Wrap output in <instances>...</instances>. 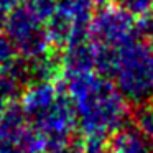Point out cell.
Segmentation results:
<instances>
[{"label":"cell","mask_w":153,"mask_h":153,"mask_svg":"<svg viewBox=\"0 0 153 153\" xmlns=\"http://www.w3.org/2000/svg\"><path fill=\"white\" fill-rule=\"evenodd\" d=\"M87 36L96 46L119 50L138 38L135 17L117 5H100L99 10L92 13Z\"/></svg>","instance_id":"cell-4"},{"label":"cell","mask_w":153,"mask_h":153,"mask_svg":"<svg viewBox=\"0 0 153 153\" xmlns=\"http://www.w3.org/2000/svg\"><path fill=\"white\" fill-rule=\"evenodd\" d=\"M20 4H22V0H0V25H2L4 18Z\"/></svg>","instance_id":"cell-12"},{"label":"cell","mask_w":153,"mask_h":153,"mask_svg":"<svg viewBox=\"0 0 153 153\" xmlns=\"http://www.w3.org/2000/svg\"><path fill=\"white\" fill-rule=\"evenodd\" d=\"M59 59L66 76L96 71V45L89 38L69 43L59 50Z\"/></svg>","instance_id":"cell-5"},{"label":"cell","mask_w":153,"mask_h":153,"mask_svg":"<svg viewBox=\"0 0 153 153\" xmlns=\"http://www.w3.org/2000/svg\"><path fill=\"white\" fill-rule=\"evenodd\" d=\"M22 4L43 22H46L56 8V0H22Z\"/></svg>","instance_id":"cell-10"},{"label":"cell","mask_w":153,"mask_h":153,"mask_svg":"<svg viewBox=\"0 0 153 153\" xmlns=\"http://www.w3.org/2000/svg\"><path fill=\"white\" fill-rule=\"evenodd\" d=\"M4 33L12 41L17 54L25 59H35L51 50L45 22L40 20L23 4L15 7L2 22Z\"/></svg>","instance_id":"cell-3"},{"label":"cell","mask_w":153,"mask_h":153,"mask_svg":"<svg viewBox=\"0 0 153 153\" xmlns=\"http://www.w3.org/2000/svg\"><path fill=\"white\" fill-rule=\"evenodd\" d=\"M17 51H15L12 41L5 36V33H0V66L8 64L12 59H15Z\"/></svg>","instance_id":"cell-11"},{"label":"cell","mask_w":153,"mask_h":153,"mask_svg":"<svg viewBox=\"0 0 153 153\" xmlns=\"http://www.w3.org/2000/svg\"><path fill=\"white\" fill-rule=\"evenodd\" d=\"M114 5L120 7L132 17L138 18L153 8V0H114Z\"/></svg>","instance_id":"cell-8"},{"label":"cell","mask_w":153,"mask_h":153,"mask_svg":"<svg viewBox=\"0 0 153 153\" xmlns=\"http://www.w3.org/2000/svg\"><path fill=\"white\" fill-rule=\"evenodd\" d=\"M133 123L153 142V100L135 105V109H133Z\"/></svg>","instance_id":"cell-7"},{"label":"cell","mask_w":153,"mask_h":153,"mask_svg":"<svg viewBox=\"0 0 153 153\" xmlns=\"http://www.w3.org/2000/svg\"><path fill=\"white\" fill-rule=\"evenodd\" d=\"M110 79L133 107L153 99V46L138 40L119 48Z\"/></svg>","instance_id":"cell-2"},{"label":"cell","mask_w":153,"mask_h":153,"mask_svg":"<svg viewBox=\"0 0 153 153\" xmlns=\"http://www.w3.org/2000/svg\"><path fill=\"white\" fill-rule=\"evenodd\" d=\"M135 30L138 40L153 46V8L146 12L145 15L135 18Z\"/></svg>","instance_id":"cell-9"},{"label":"cell","mask_w":153,"mask_h":153,"mask_svg":"<svg viewBox=\"0 0 153 153\" xmlns=\"http://www.w3.org/2000/svg\"><path fill=\"white\" fill-rule=\"evenodd\" d=\"M68 77L71 94L89 137L104 138L127 122L130 115L128 102L110 77L96 71Z\"/></svg>","instance_id":"cell-1"},{"label":"cell","mask_w":153,"mask_h":153,"mask_svg":"<svg viewBox=\"0 0 153 153\" xmlns=\"http://www.w3.org/2000/svg\"><path fill=\"white\" fill-rule=\"evenodd\" d=\"M92 2H94L96 5H105V4H109L110 0H92Z\"/></svg>","instance_id":"cell-13"},{"label":"cell","mask_w":153,"mask_h":153,"mask_svg":"<svg viewBox=\"0 0 153 153\" xmlns=\"http://www.w3.org/2000/svg\"><path fill=\"white\" fill-rule=\"evenodd\" d=\"M107 153H153V142L135 125L123 123L109 135Z\"/></svg>","instance_id":"cell-6"}]
</instances>
